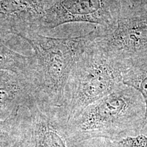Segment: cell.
Masks as SVG:
<instances>
[{
  "label": "cell",
  "instance_id": "5bb4252c",
  "mask_svg": "<svg viewBox=\"0 0 147 147\" xmlns=\"http://www.w3.org/2000/svg\"><path fill=\"white\" fill-rule=\"evenodd\" d=\"M12 147H24V146H23V142H22L18 138L17 141L14 143V144H13V146H12Z\"/></svg>",
  "mask_w": 147,
  "mask_h": 147
},
{
  "label": "cell",
  "instance_id": "7c38bea8",
  "mask_svg": "<svg viewBox=\"0 0 147 147\" xmlns=\"http://www.w3.org/2000/svg\"><path fill=\"white\" fill-rule=\"evenodd\" d=\"M106 147H147V136L140 134L116 141H110Z\"/></svg>",
  "mask_w": 147,
  "mask_h": 147
},
{
  "label": "cell",
  "instance_id": "7a4b0ae2",
  "mask_svg": "<svg viewBox=\"0 0 147 147\" xmlns=\"http://www.w3.org/2000/svg\"><path fill=\"white\" fill-rule=\"evenodd\" d=\"M95 37V27L87 34L71 38H53L37 32L19 36L34 52L37 101L63 108L66 88L74 66Z\"/></svg>",
  "mask_w": 147,
  "mask_h": 147
},
{
  "label": "cell",
  "instance_id": "277c9868",
  "mask_svg": "<svg viewBox=\"0 0 147 147\" xmlns=\"http://www.w3.org/2000/svg\"><path fill=\"white\" fill-rule=\"evenodd\" d=\"M120 1V10L113 26L95 27L94 42L106 54L127 65L147 53V7Z\"/></svg>",
  "mask_w": 147,
  "mask_h": 147
},
{
  "label": "cell",
  "instance_id": "6da1fadb",
  "mask_svg": "<svg viewBox=\"0 0 147 147\" xmlns=\"http://www.w3.org/2000/svg\"><path fill=\"white\" fill-rule=\"evenodd\" d=\"M144 114L141 95L123 84L67 121L64 135L70 142L95 138L116 141L136 136L143 132Z\"/></svg>",
  "mask_w": 147,
  "mask_h": 147
},
{
  "label": "cell",
  "instance_id": "5b68a950",
  "mask_svg": "<svg viewBox=\"0 0 147 147\" xmlns=\"http://www.w3.org/2000/svg\"><path fill=\"white\" fill-rule=\"evenodd\" d=\"M67 117L63 108L33 99L17 115L18 138L24 147H67L64 127Z\"/></svg>",
  "mask_w": 147,
  "mask_h": 147
},
{
  "label": "cell",
  "instance_id": "ba28073f",
  "mask_svg": "<svg viewBox=\"0 0 147 147\" xmlns=\"http://www.w3.org/2000/svg\"><path fill=\"white\" fill-rule=\"evenodd\" d=\"M36 93L35 75L0 69V119L17 116Z\"/></svg>",
  "mask_w": 147,
  "mask_h": 147
},
{
  "label": "cell",
  "instance_id": "8fae6325",
  "mask_svg": "<svg viewBox=\"0 0 147 147\" xmlns=\"http://www.w3.org/2000/svg\"><path fill=\"white\" fill-rule=\"evenodd\" d=\"M17 116L0 120V147H12L18 140Z\"/></svg>",
  "mask_w": 147,
  "mask_h": 147
},
{
  "label": "cell",
  "instance_id": "4fadbf2b",
  "mask_svg": "<svg viewBox=\"0 0 147 147\" xmlns=\"http://www.w3.org/2000/svg\"><path fill=\"white\" fill-rule=\"evenodd\" d=\"M122 1L131 5L147 7V0H122Z\"/></svg>",
  "mask_w": 147,
  "mask_h": 147
},
{
  "label": "cell",
  "instance_id": "3957f363",
  "mask_svg": "<svg viewBox=\"0 0 147 147\" xmlns=\"http://www.w3.org/2000/svg\"><path fill=\"white\" fill-rule=\"evenodd\" d=\"M125 67V63L103 52L94 40L89 43L75 63L67 84L63 109L67 121L123 85Z\"/></svg>",
  "mask_w": 147,
  "mask_h": 147
},
{
  "label": "cell",
  "instance_id": "52a82bcc",
  "mask_svg": "<svg viewBox=\"0 0 147 147\" xmlns=\"http://www.w3.org/2000/svg\"><path fill=\"white\" fill-rule=\"evenodd\" d=\"M55 0H0V38L40 32V24Z\"/></svg>",
  "mask_w": 147,
  "mask_h": 147
},
{
  "label": "cell",
  "instance_id": "30bf717a",
  "mask_svg": "<svg viewBox=\"0 0 147 147\" xmlns=\"http://www.w3.org/2000/svg\"><path fill=\"white\" fill-rule=\"evenodd\" d=\"M36 61L33 56H25L9 49L0 41V69L35 75Z\"/></svg>",
  "mask_w": 147,
  "mask_h": 147
},
{
  "label": "cell",
  "instance_id": "9c48e42d",
  "mask_svg": "<svg viewBox=\"0 0 147 147\" xmlns=\"http://www.w3.org/2000/svg\"><path fill=\"white\" fill-rule=\"evenodd\" d=\"M123 83L142 96L145 105L143 131L147 130V53L127 63L123 73Z\"/></svg>",
  "mask_w": 147,
  "mask_h": 147
},
{
  "label": "cell",
  "instance_id": "8992f818",
  "mask_svg": "<svg viewBox=\"0 0 147 147\" xmlns=\"http://www.w3.org/2000/svg\"><path fill=\"white\" fill-rule=\"evenodd\" d=\"M120 5V0H55L42 20L40 31L71 23L109 28L115 23Z\"/></svg>",
  "mask_w": 147,
  "mask_h": 147
}]
</instances>
